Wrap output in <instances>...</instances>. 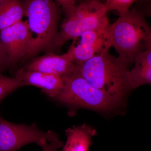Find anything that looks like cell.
Masks as SVG:
<instances>
[{
  "label": "cell",
  "instance_id": "6da1fadb",
  "mask_svg": "<svg viewBox=\"0 0 151 151\" xmlns=\"http://www.w3.org/2000/svg\"><path fill=\"white\" fill-rule=\"evenodd\" d=\"M119 16L108 26V35L111 47L116 50L119 59L128 65L151 46V27L144 14L137 9H130Z\"/></svg>",
  "mask_w": 151,
  "mask_h": 151
},
{
  "label": "cell",
  "instance_id": "7a4b0ae2",
  "mask_svg": "<svg viewBox=\"0 0 151 151\" xmlns=\"http://www.w3.org/2000/svg\"><path fill=\"white\" fill-rule=\"evenodd\" d=\"M76 65V73L94 87L120 100L132 89L127 64L109 51Z\"/></svg>",
  "mask_w": 151,
  "mask_h": 151
},
{
  "label": "cell",
  "instance_id": "3957f363",
  "mask_svg": "<svg viewBox=\"0 0 151 151\" xmlns=\"http://www.w3.org/2000/svg\"><path fill=\"white\" fill-rule=\"evenodd\" d=\"M22 1L30 35V46L24 60H27L42 52H52L58 32L60 15L53 0Z\"/></svg>",
  "mask_w": 151,
  "mask_h": 151
},
{
  "label": "cell",
  "instance_id": "277c9868",
  "mask_svg": "<svg viewBox=\"0 0 151 151\" xmlns=\"http://www.w3.org/2000/svg\"><path fill=\"white\" fill-rule=\"evenodd\" d=\"M104 3L96 1L79 3L73 13L66 19L55 40L52 52L59 49L68 41L76 40L83 33L105 28L110 24Z\"/></svg>",
  "mask_w": 151,
  "mask_h": 151
},
{
  "label": "cell",
  "instance_id": "5b68a950",
  "mask_svg": "<svg viewBox=\"0 0 151 151\" xmlns=\"http://www.w3.org/2000/svg\"><path fill=\"white\" fill-rule=\"evenodd\" d=\"M63 77V88L55 99L71 108L108 111L116 108L122 101L94 87L76 72Z\"/></svg>",
  "mask_w": 151,
  "mask_h": 151
},
{
  "label": "cell",
  "instance_id": "8992f818",
  "mask_svg": "<svg viewBox=\"0 0 151 151\" xmlns=\"http://www.w3.org/2000/svg\"><path fill=\"white\" fill-rule=\"evenodd\" d=\"M58 139L59 137L56 133L41 131L35 123L29 126L13 124L0 116V151H18L31 143L40 146L44 142Z\"/></svg>",
  "mask_w": 151,
  "mask_h": 151
},
{
  "label": "cell",
  "instance_id": "52a82bcc",
  "mask_svg": "<svg viewBox=\"0 0 151 151\" xmlns=\"http://www.w3.org/2000/svg\"><path fill=\"white\" fill-rule=\"evenodd\" d=\"M108 26L105 28L83 33L80 37V43L75 46V42H73L64 55L72 62L79 63L104 52L109 51L111 46Z\"/></svg>",
  "mask_w": 151,
  "mask_h": 151
},
{
  "label": "cell",
  "instance_id": "ba28073f",
  "mask_svg": "<svg viewBox=\"0 0 151 151\" xmlns=\"http://www.w3.org/2000/svg\"><path fill=\"white\" fill-rule=\"evenodd\" d=\"M0 41L8 57L10 68L24 60L31 45L27 20L22 21L0 31Z\"/></svg>",
  "mask_w": 151,
  "mask_h": 151
},
{
  "label": "cell",
  "instance_id": "9c48e42d",
  "mask_svg": "<svg viewBox=\"0 0 151 151\" xmlns=\"http://www.w3.org/2000/svg\"><path fill=\"white\" fill-rule=\"evenodd\" d=\"M76 67V63L69 60L64 54L57 55L53 52H47L42 56L34 58L22 68L66 77L75 73Z\"/></svg>",
  "mask_w": 151,
  "mask_h": 151
},
{
  "label": "cell",
  "instance_id": "30bf717a",
  "mask_svg": "<svg viewBox=\"0 0 151 151\" xmlns=\"http://www.w3.org/2000/svg\"><path fill=\"white\" fill-rule=\"evenodd\" d=\"M15 77L19 78L24 86L32 85L40 88L42 92L52 98H55L64 85L63 77L60 76L22 68L17 71Z\"/></svg>",
  "mask_w": 151,
  "mask_h": 151
},
{
  "label": "cell",
  "instance_id": "8fae6325",
  "mask_svg": "<svg viewBox=\"0 0 151 151\" xmlns=\"http://www.w3.org/2000/svg\"><path fill=\"white\" fill-rule=\"evenodd\" d=\"M67 137L62 151H89L95 130L86 124L66 130Z\"/></svg>",
  "mask_w": 151,
  "mask_h": 151
},
{
  "label": "cell",
  "instance_id": "7c38bea8",
  "mask_svg": "<svg viewBox=\"0 0 151 151\" xmlns=\"http://www.w3.org/2000/svg\"><path fill=\"white\" fill-rule=\"evenodd\" d=\"M134 66L129 74L132 89L151 82V46L135 58Z\"/></svg>",
  "mask_w": 151,
  "mask_h": 151
},
{
  "label": "cell",
  "instance_id": "4fadbf2b",
  "mask_svg": "<svg viewBox=\"0 0 151 151\" xmlns=\"http://www.w3.org/2000/svg\"><path fill=\"white\" fill-rule=\"evenodd\" d=\"M24 16L22 0H2L0 3V31L22 21Z\"/></svg>",
  "mask_w": 151,
  "mask_h": 151
},
{
  "label": "cell",
  "instance_id": "5bb4252c",
  "mask_svg": "<svg viewBox=\"0 0 151 151\" xmlns=\"http://www.w3.org/2000/svg\"><path fill=\"white\" fill-rule=\"evenodd\" d=\"M24 86L23 82L19 78L16 77H7L0 73V105L8 95Z\"/></svg>",
  "mask_w": 151,
  "mask_h": 151
},
{
  "label": "cell",
  "instance_id": "9a60e30c",
  "mask_svg": "<svg viewBox=\"0 0 151 151\" xmlns=\"http://www.w3.org/2000/svg\"><path fill=\"white\" fill-rule=\"evenodd\" d=\"M139 0H105V6L108 12L117 11L119 14L129 10L132 5Z\"/></svg>",
  "mask_w": 151,
  "mask_h": 151
},
{
  "label": "cell",
  "instance_id": "2e32d148",
  "mask_svg": "<svg viewBox=\"0 0 151 151\" xmlns=\"http://www.w3.org/2000/svg\"><path fill=\"white\" fill-rule=\"evenodd\" d=\"M56 2L62 8L66 19L73 13L76 6V0H55Z\"/></svg>",
  "mask_w": 151,
  "mask_h": 151
},
{
  "label": "cell",
  "instance_id": "e0dca14e",
  "mask_svg": "<svg viewBox=\"0 0 151 151\" xmlns=\"http://www.w3.org/2000/svg\"><path fill=\"white\" fill-rule=\"evenodd\" d=\"M10 68L8 57L3 48L0 41V73Z\"/></svg>",
  "mask_w": 151,
  "mask_h": 151
},
{
  "label": "cell",
  "instance_id": "ac0fdd59",
  "mask_svg": "<svg viewBox=\"0 0 151 151\" xmlns=\"http://www.w3.org/2000/svg\"><path fill=\"white\" fill-rule=\"evenodd\" d=\"M63 143L59 139L50 142H44L40 146L42 151H57L58 149L63 147Z\"/></svg>",
  "mask_w": 151,
  "mask_h": 151
},
{
  "label": "cell",
  "instance_id": "d6986e66",
  "mask_svg": "<svg viewBox=\"0 0 151 151\" xmlns=\"http://www.w3.org/2000/svg\"><path fill=\"white\" fill-rule=\"evenodd\" d=\"M80 1V3L81 2L85 1H98L101 2H102L103 3H105V0H79Z\"/></svg>",
  "mask_w": 151,
  "mask_h": 151
},
{
  "label": "cell",
  "instance_id": "ffe728a7",
  "mask_svg": "<svg viewBox=\"0 0 151 151\" xmlns=\"http://www.w3.org/2000/svg\"><path fill=\"white\" fill-rule=\"evenodd\" d=\"M2 1V0H0V3H1V2Z\"/></svg>",
  "mask_w": 151,
  "mask_h": 151
}]
</instances>
